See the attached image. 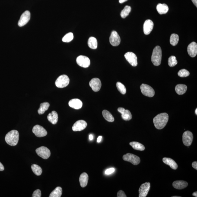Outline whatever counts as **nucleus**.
Listing matches in <instances>:
<instances>
[{"instance_id": "nucleus-1", "label": "nucleus", "mask_w": 197, "mask_h": 197, "mask_svg": "<svg viewBox=\"0 0 197 197\" xmlns=\"http://www.w3.org/2000/svg\"><path fill=\"white\" fill-rule=\"evenodd\" d=\"M169 120L168 115L166 113L159 114L153 119V122L154 126L158 129H162L167 124Z\"/></svg>"}, {"instance_id": "nucleus-2", "label": "nucleus", "mask_w": 197, "mask_h": 197, "mask_svg": "<svg viewBox=\"0 0 197 197\" xmlns=\"http://www.w3.org/2000/svg\"><path fill=\"white\" fill-rule=\"evenodd\" d=\"M19 134L18 131L16 130L10 131L6 135L5 140L6 142L9 145L15 146L18 143Z\"/></svg>"}, {"instance_id": "nucleus-3", "label": "nucleus", "mask_w": 197, "mask_h": 197, "mask_svg": "<svg viewBox=\"0 0 197 197\" xmlns=\"http://www.w3.org/2000/svg\"><path fill=\"white\" fill-rule=\"evenodd\" d=\"M162 59V50L161 48L159 46L156 47L153 49L151 55V60L154 65L158 66L161 63Z\"/></svg>"}, {"instance_id": "nucleus-4", "label": "nucleus", "mask_w": 197, "mask_h": 197, "mask_svg": "<svg viewBox=\"0 0 197 197\" xmlns=\"http://www.w3.org/2000/svg\"><path fill=\"white\" fill-rule=\"evenodd\" d=\"M69 79L65 74L61 75L58 77L55 82V86L59 88H63L67 87L69 83Z\"/></svg>"}, {"instance_id": "nucleus-5", "label": "nucleus", "mask_w": 197, "mask_h": 197, "mask_svg": "<svg viewBox=\"0 0 197 197\" xmlns=\"http://www.w3.org/2000/svg\"><path fill=\"white\" fill-rule=\"evenodd\" d=\"M123 159L125 161L129 162L135 165H138L141 162L139 157L131 153H127L124 155Z\"/></svg>"}, {"instance_id": "nucleus-6", "label": "nucleus", "mask_w": 197, "mask_h": 197, "mask_svg": "<svg viewBox=\"0 0 197 197\" xmlns=\"http://www.w3.org/2000/svg\"><path fill=\"white\" fill-rule=\"evenodd\" d=\"M141 91L144 96L152 97L155 94V91L152 88L148 85L142 84L140 86Z\"/></svg>"}, {"instance_id": "nucleus-7", "label": "nucleus", "mask_w": 197, "mask_h": 197, "mask_svg": "<svg viewBox=\"0 0 197 197\" xmlns=\"http://www.w3.org/2000/svg\"><path fill=\"white\" fill-rule=\"evenodd\" d=\"M36 152L39 157L44 159L49 158L51 154L49 149L45 147H41L36 149Z\"/></svg>"}, {"instance_id": "nucleus-8", "label": "nucleus", "mask_w": 197, "mask_h": 197, "mask_svg": "<svg viewBox=\"0 0 197 197\" xmlns=\"http://www.w3.org/2000/svg\"><path fill=\"white\" fill-rule=\"evenodd\" d=\"M193 136L192 132L189 131H185L182 135V141L185 146H191L193 140Z\"/></svg>"}, {"instance_id": "nucleus-9", "label": "nucleus", "mask_w": 197, "mask_h": 197, "mask_svg": "<svg viewBox=\"0 0 197 197\" xmlns=\"http://www.w3.org/2000/svg\"><path fill=\"white\" fill-rule=\"evenodd\" d=\"M76 62L80 66L86 68L90 65V60L89 58L84 55H80L77 58Z\"/></svg>"}, {"instance_id": "nucleus-10", "label": "nucleus", "mask_w": 197, "mask_h": 197, "mask_svg": "<svg viewBox=\"0 0 197 197\" xmlns=\"http://www.w3.org/2000/svg\"><path fill=\"white\" fill-rule=\"evenodd\" d=\"M32 131L36 136L38 137H45L47 134L46 130L43 127L39 125H35L33 127Z\"/></svg>"}, {"instance_id": "nucleus-11", "label": "nucleus", "mask_w": 197, "mask_h": 197, "mask_svg": "<svg viewBox=\"0 0 197 197\" xmlns=\"http://www.w3.org/2000/svg\"><path fill=\"white\" fill-rule=\"evenodd\" d=\"M125 57L127 61L133 67L137 66L138 65L137 57L136 55L132 52H128L125 55Z\"/></svg>"}, {"instance_id": "nucleus-12", "label": "nucleus", "mask_w": 197, "mask_h": 197, "mask_svg": "<svg viewBox=\"0 0 197 197\" xmlns=\"http://www.w3.org/2000/svg\"><path fill=\"white\" fill-rule=\"evenodd\" d=\"M109 42L113 46H118L121 43V38L117 32L113 31L109 37Z\"/></svg>"}, {"instance_id": "nucleus-13", "label": "nucleus", "mask_w": 197, "mask_h": 197, "mask_svg": "<svg viewBox=\"0 0 197 197\" xmlns=\"http://www.w3.org/2000/svg\"><path fill=\"white\" fill-rule=\"evenodd\" d=\"M150 182H147L142 184L140 186L139 192V197H146L147 196L150 189Z\"/></svg>"}, {"instance_id": "nucleus-14", "label": "nucleus", "mask_w": 197, "mask_h": 197, "mask_svg": "<svg viewBox=\"0 0 197 197\" xmlns=\"http://www.w3.org/2000/svg\"><path fill=\"white\" fill-rule=\"evenodd\" d=\"M30 18V13L29 11L24 12L22 15L19 20L18 25L20 27H22L25 25L28 22Z\"/></svg>"}, {"instance_id": "nucleus-15", "label": "nucleus", "mask_w": 197, "mask_h": 197, "mask_svg": "<svg viewBox=\"0 0 197 197\" xmlns=\"http://www.w3.org/2000/svg\"><path fill=\"white\" fill-rule=\"evenodd\" d=\"M89 84L92 90L95 92H98L100 90L102 83L99 78H94L92 79L89 83Z\"/></svg>"}, {"instance_id": "nucleus-16", "label": "nucleus", "mask_w": 197, "mask_h": 197, "mask_svg": "<svg viewBox=\"0 0 197 197\" xmlns=\"http://www.w3.org/2000/svg\"><path fill=\"white\" fill-rule=\"evenodd\" d=\"M87 122L84 120L77 121L72 126V129L74 131H81L84 130L87 126Z\"/></svg>"}, {"instance_id": "nucleus-17", "label": "nucleus", "mask_w": 197, "mask_h": 197, "mask_svg": "<svg viewBox=\"0 0 197 197\" xmlns=\"http://www.w3.org/2000/svg\"><path fill=\"white\" fill-rule=\"evenodd\" d=\"M118 111L122 114V117L124 120L129 121L132 119V115L128 109H125L122 107H119L118 109Z\"/></svg>"}, {"instance_id": "nucleus-18", "label": "nucleus", "mask_w": 197, "mask_h": 197, "mask_svg": "<svg viewBox=\"0 0 197 197\" xmlns=\"http://www.w3.org/2000/svg\"><path fill=\"white\" fill-rule=\"evenodd\" d=\"M154 27V23L150 20H147L144 22V34L149 35L151 33Z\"/></svg>"}, {"instance_id": "nucleus-19", "label": "nucleus", "mask_w": 197, "mask_h": 197, "mask_svg": "<svg viewBox=\"0 0 197 197\" xmlns=\"http://www.w3.org/2000/svg\"><path fill=\"white\" fill-rule=\"evenodd\" d=\"M188 53L192 57H194L197 54V44L195 42H193L188 45L187 48Z\"/></svg>"}, {"instance_id": "nucleus-20", "label": "nucleus", "mask_w": 197, "mask_h": 197, "mask_svg": "<svg viewBox=\"0 0 197 197\" xmlns=\"http://www.w3.org/2000/svg\"><path fill=\"white\" fill-rule=\"evenodd\" d=\"M69 105L73 109H81L82 107L83 103L80 99H74L69 101Z\"/></svg>"}, {"instance_id": "nucleus-21", "label": "nucleus", "mask_w": 197, "mask_h": 197, "mask_svg": "<svg viewBox=\"0 0 197 197\" xmlns=\"http://www.w3.org/2000/svg\"><path fill=\"white\" fill-rule=\"evenodd\" d=\"M188 183L184 181L178 180L175 181L173 183L174 188L177 189H182L186 188Z\"/></svg>"}, {"instance_id": "nucleus-22", "label": "nucleus", "mask_w": 197, "mask_h": 197, "mask_svg": "<svg viewBox=\"0 0 197 197\" xmlns=\"http://www.w3.org/2000/svg\"><path fill=\"white\" fill-rule=\"evenodd\" d=\"M163 161L165 164L168 165L172 169L176 170L178 168V165L174 160L169 158H163Z\"/></svg>"}, {"instance_id": "nucleus-23", "label": "nucleus", "mask_w": 197, "mask_h": 197, "mask_svg": "<svg viewBox=\"0 0 197 197\" xmlns=\"http://www.w3.org/2000/svg\"><path fill=\"white\" fill-rule=\"evenodd\" d=\"M48 120L53 125L57 123L58 121V115L57 113L55 111H53L48 115Z\"/></svg>"}, {"instance_id": "nucleus-24", "label": "nucleus", "mask_w": 197, "mask_h": 197, "mask_svg": "<svg viewBox=\"0 0 197 197\" xmlns=\"http://www.w3.org/2000/svg\"><path fill=\"white\" fill-rule=\"evenodd\" d=\"M88 176L87 173H83L80 175L79 178V182L80 186L84 188L87 186L88 180Z\"/></svg>"}, {"instance_id": "nucleus-25", "label": "nucleus", "mask_w": 197, "mask_h": 197, "mask_svg": "<svg viewBox=\"0 0 197 197\" xmlns=\"http://www.w3.org/2000/svg\"><path fill=\"white\" fill-rule=\"evenodd\" d=\"M157 10L159 14H165L168 11L169 7L165 4H159L157 6Z\"/></svg>"}, {"instance_id": "nucleus-26", "label": "nucleus", "mask_w": 197, "mask_h": 197, "mask_svg": "<svg viewBox=\"0 0 197 197\" xmlns=\"http://www.w3.org/2000/svg\"><path fill=\"white\" fill-rule=\"evenodd\" d=\"M175 91L178 95H182L186 93L187 87L184 84H179L175 87Z\"/></svg>"}, {"instance_id": "nucleus-27", "label": "nucleus", "mask_w": 197, "mask_h": 197, "mask_svg": "<svg viewBox=\"0 0 197 197\" xmlns=\"http://www.w3.org/2000/svg\"><path fill=\"white\" fill-rule=\"evenodd\" d=\"M89 47L92 49H95L97 48V41L95 38L91 36L89 38L88 41Z\"/></svg>"}, {"instance_id": "nucleus-28", "label": "nucleus", "mask_w": 197, "mask_h": 197, "mask_svg": "<svg viewBox=\"0 0 197 197\" xmlns=\"http://www.w3.org/2000/svg\"><path fill=\"white\" fill-rule=\"evenodd\" d=\"M130 144L134 149L136 150L144 151L145 149V147L144 145L137 142H132L130 143Z\"/></svg>"}, {"instance_id": "nucleus-29", "label": "nucleus", "mask_w": 197, "mask_h": 197, "mask_svg": "<svg viewBox=\"0 0 197 197\" xmlns=\"http://www.w3.org/2000/svg\"><path fill=\"white\" fill-rule=\"evenodd\" d=\"M50 106V104L48 102H44V103L41 104L40 107L38 109V112L39 114H43L45 111L49 109Z\"/></svg>"}, {"instance_id": "nucleus-30", "label": "nucleus", "mask_w": 197, "mask_h": 197, "mask_svg": "<svg viewBox=\"0 0 197 197\" xmlns=\"http://www.w3.org/2000/svg\"><path fill=\"white\" fill-rule=\"evenodd\" d=\"M62 189L61 187H57L51 193L49 197H60L61 195H62Z\"/></svg>"}, {"instance_id": "nucleus-31", "label": "nucleus", "mask_w": 197, "mask_h": 197, "mask_svg": "<svg viewBox=\"0 0 197 197\" xmlns=\"http://www.w3.org/2000/svg\"><path fill=\"white\" fill-rule=\"evenodd\" d=\"M104 118L106 121L109 122H113L114 121V118L111 114L109 111L106 110H104L102 112Z\"/></svg>"}, {"instance_id": "nucleus-32", "label": "nucleus", "mask_w": 197, "mask_h": 197, "mask_svg": "<svg viewBox=\"0 0 197 197\" xmlns=\"http://www.w3.org/2000/svg\"><path fill=\"white\" fill-rule=\"evenodd\" d=\"M179 41V36L176 34H172L171 35L170 42L172 46H175L177 44Z\"/></svg>"}, {"instance_id": "nucleus-33", "label": "nucleus", "mask_w": 197, "mask_h": 197, "mask_svg": "<svg viewBox=\"0 0 197 197\" xmlns=\"http://www.w3.org/2000/svg\"><path fill=\"white\" fill-rule=\"evenodd\" d=\"M131 7L130 6H126L121 11V15L123 18H125L128 15L131 11Z\"/></svg>"}, {"instance_id": "nucleus-34", "label": "nucleus", "mask_w": 197, "mask_h": 197, "mask_svg": "<svg viewBox=\"0 0 197 197\" xmlns=\"http://www.w3.org/2000/svg\"><path fill=\"white\" fill-rule=\"evenodd\" d=\"M32 171L35 175L40 176L42 173V170L40 166L36 164L32 165L31 166Z\"/></svg>"}, {"instance_id": "nucleus-35", "label": "nucleus", "mask_w": 197, "mask_h": 197, "mask_svg": "<svg viewBox=\"0 0 197 197\" xmlns=\"http://www.w3.org/2000/svg\"><path fill=\"white\" fill-rule=\"evenodd\" d=\"M116 86L117 88L119 91L120 92V93L124 95L126 93V89L125 88V86L122 84V83L118 82L116 83Z\"/></svg>"}, {"instance_id": "nucleus-36", "label": "nucleus", "mask_w": 197, "mask_h": 197, "mask_svg": "<svg viewBox=\"0 0 197 197\" xmlns=\"http://www.w3.org/2000/svg\"><path fill=\"white\" fill-rule=\"evenodd\" d=\"M74 39V35L72 33H67L63 37L62 41L65 42H69Z\"/></svg>"}, {"instance_id": "nucleus-37", "label": "nucleus", "mask_w": 197, "mask_h": 197, "mask_svg": "<svg viewBox=\"0 0 197 197\" xmlns=\"http://www.w3.org/2000/svg\"><path fill=\"white\" fill-rule=\"evenodd\" d=\"M168 62L169 66L170 67L175 66L177 64V60L176 57L172 55L169 57Z\"/></svg>"}, {"instance_id": "nucleus-38", "label": "nucleus", "mask_w": 197, "mask_h": 197, "mask_svg": "<svg viewBox=\"0 0 197 197\" xmlns=\"http://www.w3.org/2000/svg\"><path fill=\"white\" fill-rule=\"evenodd\" d=\"M190 74L189 72L185 69H182L179 70L178 72V74L179 76L184 77L189 76Z\"/></svg>"}, {"instance_id": "nucleus-39", "label": "nucleus", "mask_w": 197, "mask_h": 197, "mask_svg": "<svg viewBox=\"0 0 197 197\" xmlns=\"http://www.w3.org/2000/svg\"><path fill=\"white\" fill-rule=\"evenodd\" d=\"M41 193L39 189H36L35 191L32 196L33 197H41Z\"/></svg>"}, {"instance_id": "nucleus-40", "label": "nucleus", "mask_w": 197, "mask_h": 197, "mask_svg": "<svg viewBox=\"0 0 197 197\" xmlns=\"http://www.w3.org/2000/svg\"><path fill=\"white\" fill-rule=\"evenodd\" d=\"M115 169L114 168H111L108 169L105 171V174L109 175L111 174L115 171Z\"/></svg>"}, {"instance_id": "nucleus-41", "label": "nucleus", "mask_w": 197, "mask_h": 197, "mask_svg": "<svg viewBox=\"0 0 197 197\" xmlns=\"http://www.w3.org/2000/svg\"><path fill=\"white\" fill-rule=\"evenodd\" d=\"M118 197H126L127 196L123 191L122 190L118 191L117 193Z\"/></svg>"}, {"instance_id": "nucleus-42", "label": "nucleus", "mask_w": 197, "mask_h": 197, "mask_svg": "<svg viewBox=\"0 0 197 197\" xmlns=\"http://www.w3.org/2000/svg\"><path fill=\"white\" fill-rule=\"evenodd\" d=\"M192 167L195 169L196 170H197V162L196 161L193 162L192 163Z\"/></svg>"}, {"instance_id": "nucleus-43", "label": "nucleus", "mask_w": 197, "mask_h": 197, "mask_svg": "<svg viewBox=\"0 0 197 197\" xmlns=\"http://www.w3.org/2000/svg\"><path fill=\"white\" fill-rule=\"evenodd\" d=\"M4 170V167L2 163L0 162V171H3Z\"/></svg>"}, {"instance_id": "nucleus-44", "label": "nucleus", "mask_w": 197, "mask_h": 197, "mask_svg": "<svg viewBox=\"0 0 197 197\" xmlns=\"http://www.w3.org/2000/svg\"><path fill=\"white\" fill-rule=\"evenodd\" d=\"M102 136H99L98 137L97 139V142L98 143L100 142L101 140L102 139Z\"/></svg>"}, {"instance_id": "nucleus-45", "label": "nucleus", "mask_w": 197, "mask_h": 197, "mask_svg": "<svg viewBox=\"0 0 197 197\" xmlns=\"http://www.w3.org/2000/svg\"><path fill=\"white\" fill-rule=\"evenodd\" d=\"M192 1L196 6L197 7V0H192Z\"/></svg>"}, {"instance_id": "nucleus-46", "label": "nucleus", "mask_w": 197, "mask_h": 197, "mask_svg": "<svg viewBox=\"0 0 197 197\" xmlns=\"http://www.w3.org/2000/svg\"><path fill=\"white\" fill-rule=\"evenodd\" d=\"M93 135L92 134H90L89 135V139H90V141H92L93 140Z\"/></svg>"}, {"instance_id": "nucleus-47", "label": "nucleus", "mask_w": 197, "mask_h": 197, "mask_svg": "<svg viewBox=\"0 0 197 197\" xmlns=\"http://www.w3.org/2000/svg\"><path fill=\"white\" fill-rule=\"evenodd\" d=\"M127 1H128V0H119V2L120 4H122V3L125 2Z\"/></svg>"}, {"instance_id": "nucleus-48", "label": "nucleus", "mask_w": 197, "mask_h": 197, "mask_svg": "<svg viewBox=\"0 0 197 197\" xmlns=\"http://www.w3.org/2000/svg\"><path fill=\"white\" fill-rule=\"evenodd\" d=\"M192 195L195 197H197V192H194L192 194Z\"/></svg>"}, {"instance_id": "nucleus-49", "label": "nucleus", "mask_w": 197, "mask_h": 197, "mask_svg": "<svg viewBox=\"0 0 197 197\" xmlns=\"http://www.w3.org/2000/svg\"><path fill=\"white\" fill-rule=\"evenodd\" d=\"M195 114H196V115H197V109H196L195 110Z\"/></svg>"}, {"instance_id": "nucleus-50", "label": "nucleus", "mask_w": 197, "mask_h": 197, "mask_svg": "<svg viewBox=\"0 0 197 197\" xmlns=\"http://www.w3.org/2000/svg\"><path fill=\"white\" fill-rule=\"evenodd\" d=\"M172 197H180V196H172Z\"/></svg>"}]
</instances>
